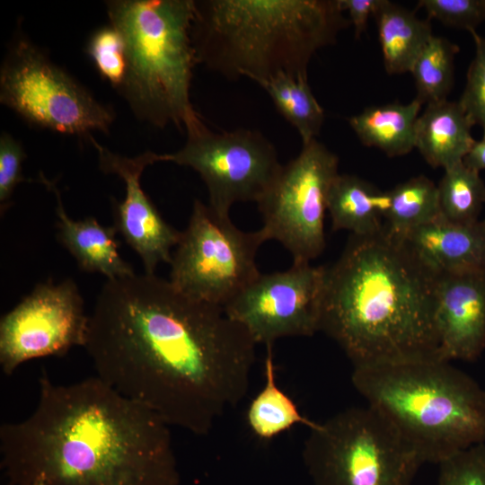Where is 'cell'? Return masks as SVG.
<instances>
[{
    "mask_svg": "<svg viewBox=\"0 0 485 485\" xmlns=\"http://www.w3.org/2000/svg\"><path fill=\"white\" fill-rule=\"evenodd\" d=\"M256 345L224 307L135 273L102 285L84 348L119 393L204 436L247 393Z\"/></svg>",
    "mask_w": 485,
    "mask_h": 485,
    "instance_id": "1",
    "label": "cell"
},
{
    "mask_svg": "<svg viewBox=\"0 0 485 485\" xmlns=\"http://www.w3.org/2000/svg\"><path fill=\"white\" fill-rule=\"evenodd\" d=\"M169 428L98 376L43 372L32 413L0 428L1 468L7 485H179Z\"/></svg>",
    "mask_w": 485,
    "mask_h": 485,
    "instance_id": "2",
    "label": "cell"
},
{
    "mask_svg": "<svg viewBox=\"0 0 485 485\" xmlns=\"http://www.w3.org/2000/svg\"><path fill=\"white\" fill-rule=\"evenodd\" d=\"M438 278L385 226L351 234L338 260L325 266L319 331L353 368L438 358Z\"/></svg>",
    "mask_w": 485,
    "mask_h": 485,
    "instance_id": "3",
    "label": "cell"
},
{
    "mask_svg": "<svg viewBox=\"0 0 485 485\" xmlns=\"http://www.w3.org/2000/svg\"><path fill=\"white\" fill-rule=\"evenodd\" d=\"M342 13L338 0H195L197 64L260 85L280 75L308 77L313 55L351 25Z\"/></svg>",
    "mask_w": 485,
    "mask_h": 485,
    "instance_id": "4",
    "label": "cell"
},
{
    "mask_svg": "<svg viewBox=\"0 0 485 485\" xmlns=\"http://www.w3.org/2000/svg\"><path fill=\"white\" fill-rule=\"evenodd\" d=\"M352 384L423 463L485 443V390L436 357L353 368Z\"/></svg>",
    "mask_w": 485,
    "mask_h": 485,
    "instance_id": "5",
    "label": "cell"
},
{
    "mask_svg": "<svg viewBox=\"0 0 485 485\" xmlns=\"http://www.w3.org/2000/svg\"><path fill=\"white\" fill-rule=\"evenodd\" d=\"M106 11L126 48L128 71L118 93L136 117L186 131L200 123L190 93L195 0H110Z\"/></svg>",
    "mask_w": 485,
    "mask_h": 485,
    "instance_id": "6",
    "label": "cell"
},
{
    "mask_svg": "<svg viewBox=\"0 0 485 485\" xmlns=\"http://www.w3.org/2000/svg\"><path fill=\"white\" fill-rule=\"evenodd\" d=\"M302 456L313 485H411L423 464L367 404L317 422L305 438Z\"/></svg>",
    "mask_w": 485,
    "mask_h": 485,
    "instance_id": "7",
    "label": "cell"
},
{
    "mask_svg": "<svg viewBox=\"0 0 485 485\" xmlns=\"http://www.w3.org/2000/svg\"><path fill=\"white\" fill-rule=\"evenodd\" d=\"M0 102L31 125L66 135L108 133L115 119L110 106L23 33L15 34L2 62Z\"/></svg>",
    "mask_w": 485,
    "mask_h": 485,
    "instance_id": "8",
    "label": "cell"
},
{
    "mask_svg": "<svg viewBox=\"0 0 485 485\" xmlns=\"http://www.w3.org/2000/svg\"><path fill=\"white\" fill-rule=\"evenodd\" d=\"M266 241L261 229L242 231L229 216L195 199L172 256L169 281L191 298L225 307L260 274L256 255Z\"/></svg>",
    "mask_w": 485,
    "mask_h": 485,
    "instance_id": "9",
    "label": "cell"
},
{
    "mask_svg": "<svg viewBox=\"0 0 485 485\" xmlns=\"http://www.w3.org/2000/svg\"><path fill=\"white\" fill-rule=\"evenodd\" d=\"M339 158L316 138L282 166L257 203L266 240L279 242L293 262H309L325 248L324 216Z\"/></svg>",
    "mask_w": 485,
    "mask_h": 485,
    "instance_id": "10",
    "label": "cell"
},
{
    "mask_svg": "<svg viewBox=\"0 0 485 485\" xmlns=\"http://www.w3.org/2000/svg\"><path fill=\"white\" fill-rule=\"evenodd\" d=\"M184 146L166 162L188 166L204 181L209 207L229 216L237 202H259L282 169L274 145L247 128L215 132L201 121L188 129Z\"/></svg>",
    "mask_w": 485,
    "mask_h": 485,
    "instance_id": "11",
    "label": "cell"
},
{
    "mask_svg": "<svg viewBox=\"0 0 485 485\" xmlns=\"http://www.w3.org/2000/svg\"><path fill=\"white\" fill-rule=\"evenodd\" d=\"M89 315L76 283L51 279L35 286L0 320V366L11 375L23 363L63 357L86 341Z\"/></svg>",
    "mask_w": 485,
    "mask_h": 485,
    "instance_id": "12",
    "label": "cell"
},
{
    "mask_svg": "<svg viewBox=\"0 0 485 485\" xmlns=\"http://www.w3.org/2000/svg\"><path fill=\"white\" fill-rule=\"evenodd\" d=\"M325 266L293 262L285 271L260 274L225 307L257 344L319 331Z\"/></svg>",
    "mask_w": 485,
    "mask_h": 485,
    "instance_id": "13",
    "label": "cell"
},
{
    "mask_svg": "<svg viewBox=\"0 0 485 485\" xmlns=\"http://www.w3.org/2000/svg\"><path fill=\"white\" fill-rule=\"evenodd\" d=\"M88 138L97 151L99 168L117 174L125 183L124 199H113L114 226L141 259L145 273L154 274L159 263H171V251L179 243L181 232L163 218L142 189L140 179L148 165L166 162V154L146 151L128 157L101 146L92 135Z\"/></svg>",
    "mask_w": 485,
    "mask_h": 485,
    "instance_id": "14",
    "label": "cell"
},
{
    "mask_svg": "<svg viewBox=\"0 0 485 485\" xmlns=\"http://www.w3.org/2000/svg\"><path fill=\"white\" fill-rule=\"evenodd\" d=\"M438 358L473 361L485 348V270L439 275Z\"/></svg>",
    "mask_w": 485,
    "mask_h": 485,
    "instance_id": "15",
    "label": "cell"
},
{
    "mask_svg": "<svg viewBox=\"0 0 485 485\" xmlns=\"http://www.w3.org/2000/svg\"><path fill=\"white\" fill-rule=\"evenodd\" d=\"M403 239L438 275L485 270V220L463 225L439 216Z\"/></svg>",
    "mask_w": 485,
    "mask_h": 485,
    "instance_id": "16",
    "label": "cell"
},
{
    "mask_svg": "<svg viewBox=\"0 0 485 485\" xmlns=\"http://www.w3.org/2000/svg\"><path fill=\"white\" fill-rule=\"evenodd\" d=\"M39 181L55 194L58 241L73 256L82 271L100 273L107 279L135 274L132 266L119 252L118 231L114 225H101L93 216L72 219L64 208L56 184L41 172Z\"/></svg>",
    "mask_w": 485,
    "mask_h": 485,
    "instance_id": "17",
    "label": "cell"
},
{
    "mask_svg": "<svg viewBox=\"0 0 485 485\" xmlns=\"http://www.w3.org/2000/svg\"><path fill=\"white\" fill-rule=\"evenodd\" d=\"M473 124L459 101L428 103L415 128V148L434 168L445 170L463 162L475 139Z\"/></svg>",
    "mask_w": 485,
    "mask_h": 485,
    "instance_id": "18",
    "label": "cell"
},
{
    "mask_svg": "<svg viewBox=\"0 0 485 485\" xmlns=\"http://www.w3.org/2000/svg\"><path fill=\"white\" fill-rule=\"evenodd\" d=\"M388 207V193L352 174H340L329 191L327 210L332 230H348L355 235H369L383 230L384 213Z\"/></svg>",
    "mask_w": 485,
    "mask_h": 485,
    "instance_id": "19",
    "label": "cell"
},
{
    "mask_svg": "<svg viewBox=\"0 0 485 485\" xmlns=\"http://www.w3.org/2000/svg\"><path fill=\"white\" fill-rule=\"evenodd\" d=\"M374 17L386 72L390 75L410 72L434 36L430 19H420L414 11L389 0H380Z\"/></svg>",
    "mask_w": 485,
    "mask_h": 485,
    "instance_id": "20",
    "label": "cell"
},
{
    "mask_svg": "<svg viewBox=\"0 0 485 485\" xmlns=\"http://www.w3.org/2000/svg\"><path fill=\"white\" fill-rule=\"evenodd\" d=\"M422 105L416 98L405 104L373 105L348 118V123L364 146L392 157L405 155L415 148V128Z\"/></svg>",
    "mask_w": 485,
    "mask_h": 485,
    "instance_id": "21",
    "label": "cell"
},
{
    "mask_svg": "<svg viewBox=\"0 0 485 485\" xmlns=\"http://www.w3.org/2000/svg\"><path fill=\"white\" fill-rule=\"evenodd\" d=\"M264 373L265 384L247 410L248 425L255 436L271 439L295 425L314 428L317 422L302 415L293 400L278 387L272 346L267 347Z\"/></svg>",
    "mask_w": 485,
    "mask_h": 485,
    "instance_id": "22",
    "label": "cell"
},
{
    "mask_svg": "<svg viewBox=\"0 0 485 485\" xmlns=\"http://www.w3.org/2000/svg\"><path fill=\"white\" fill-rule=\"evenodd\" d=\"M385 228L403 238L409 232L440 216L438 190L424 175L413 177L387 191Z\"/></svg>",
    "mask_w": 485,
    "mask_h": 485,
    "instance_id": "23",
    "label": "cell"
},
{
    "mask_svg": "<svg viewBox=\"0 0 485 485\" xmlns=\"http://www.w3.org/2000/svg\"><path fill=\"white\" fill-rule=\"evenodd\" d=\"M260 86L271 98L277 110L306 144L320 134L325 114L308 84V77L278 75Z\"/></svg>",
    "mask_w": 485,
    "mask_h": 485,
    "instance_id": "24",
    "label": "cell"
},
{
    "mask_svg": "<svg viewBox=\"0 0 485 485\" xmlns=\"http://www.w3.org/2000/svg\"><path fill=\"white\" fill-rule=\"evenodd\" d=\"M437 190L443 218L463 225L479 221L485 204V183L479 172L458 163L445 170Z\"/></svg>",
    "mask_w": 485,
    "mask_h": 485,
    "instance_id": "25",
    "label": "cell"
},
{
    "mask_svg": "<svg viewBox=\"0 0 485 485\" xmlns=\"http://www.w3.org/2000/svg\"><path fill=\"white\" fill-rule=\"evenodd\" d=\"M459 47L448 39L433 36L413 63L410 73L422 104L447 100L454 82V57Z\"/></svg>",
    "mask_w": 485,
    "mask_h": 485,
    "instance_id": "26",
    "label": "cell"
},
{
    "mask_svg": "<svg viewBox=\"0 0 485 485\" xmlns=\"http://www.w3.org/2000/svg\"><path fill=\"white\" fill-rule=\"evenodd\" d=\"M85 52L101 77L119 92L128 71L126 48L120 33L111 24L100 27L90 36Z\"/></svg>",
    "mask_w": 485,
    "mask_h": 485,
    "instance_id": "27",
    "label": "cell"
},
{
    "mask_svg": "<svg viewBox=\"0 0 485 485\" xmlns=\"http://www.w3.org/2000/svg\"><path fill=\"white\" fill-rule=\"evenodd\" d=\"M438 464L436 485H485V443L462 449Z\"/></svg>",
    "mask_w": 485,
    "mask_h": 485,
    "instance_id": "28",
    "label": "cell"
},
{
    "mask_svg": "<svg viewBox=\"0 0 485 485\" xmlns=\"http://www.w3.org/2000/svg\"><path fill=\"white\" fill-rule=\"evenodd\" d=\"M472 36L475 54L468 67L466 83L458 101L473 126L478 125L485 135V38L476 31Z\"/></svg>",
    "mask_w": 485,
    "mask_h": 485,
    "instance_id": "29",
    "label": "cell"
},
{
    "mask_svg": "<svg viewBox=\"0 0 485 485\" xmlns=\"http://www.w3.org/2000/svg\"><path fill=\"white\" fill-rule=\"evenodd\" d=\"M418 7L425 10L428 19L469 32L485 21V0H420Z\"/></svg>",
    "mask_w": 485,
    "mask_h": 485,
    "instance_id": "30",
    "label": "cell"
},
{
    "mask_svg": "<svg viewBox=\"0 0 485 485\" xmlns=\"http://www.w3.org/2000/svg\"><path fill=\"white\" fill-rule=\"evenodd\" d=\"M26 158L20 141L8 132L0 136V212L3 216L11 205L16 187L27 181L22 174V163Z\"/></svg>",
    "mask_w": 485,
    "mask_h": 485,
    "instance_id": "31",
    "label": "cell"
},
{
    "mask_svg": "<svg viewBox=\"0 0 485 485\" xmlns=\"http://www.w3.org/2000/svg\"><path fill=\"white\" fill-rule=\"evenodd\" d=\"M342 12L348 13L354 26L355 37L359 38L365 31L370 15H374L380 0H338Z\"/></svg>",
    "mask_w": 485,
    "mask_h": 485,
    "instance_id": "32",
    "label": "cell"
},
{
    "mask_svg": "<svg viewBox=\"0 0 485 485\" xmlns=\"http://www.w3.org/2000/svg\"><path fill=\"white\" fill-rule=\"evenodd\" d=\"M463 163L468 168L479 172L485 170V135H483L481 139L475 140L464 156Z\"/></svg>",
    "mask_w": 485,
    "mask_h": 485,
    "instance_id": "33",
    "label": "cell"
}]
</instances>
